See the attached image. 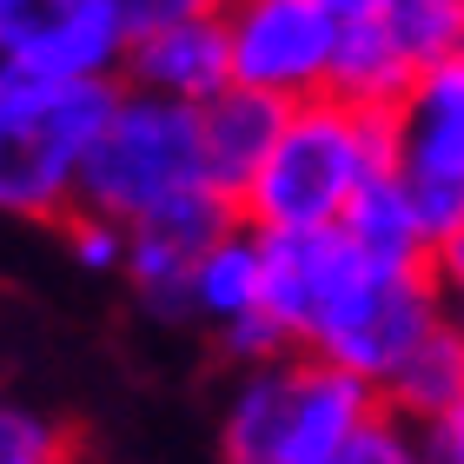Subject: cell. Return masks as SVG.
I'll use <instances>...</instances> for the list:
<instances>
[{
	"mask_svg": "<svg viewBox=\"0 0 464 464\" xmlns=\"http://www.w3.org/2000/svg\"><path fill=\"white\" fill-rule=\"evenodd\" d=\"M392 166V120L358 100L319 93L285 107V126L239 193V219L259 232H339L352 199Z\"/></svg>",
	"mask_w": 464,
	"mask_h": 464,
	"instance_id": "cell-1",
	"label": "cell"
},
{
	"mask_svg": "<svg viewBox=\"0 0 464 464\" xmlns=\"http://www.w3.org/2000/svg\"><path fill=\"white\" fill-rule=\"evenodd\" d=\"M120 80H53L0 67V219L60 226L80 213L87 160L113 120Z\"/></svg>",
	"mask_w": 464,
	"mask_h": 464,
	"instance_id": "cell-2",
	"label": "cell"
},
{
	"mask_svg": "<svg viewBox=\"0 0 464 464\" xmlns=\"http://www.w3.org/2000/svg\"><path fill=\"white\" fill-rule=\"evenodd\" d=\"M385 405L365 378L312 352H279L246 365L219 411V464H325Z\"/></svg>",
	"mask_w": 464,
	"mask_h": 464,
	"instance_id": "cell-3",
	"label": "cell"
},
{
	"mask_svg": "<svg viewBox=\"0 0 464 464\" xmlns=\"http://www.w3.org/2000/svg\"><path fill=\"white\" fill-rule=\"evenodd\" d=\"M445 325H451V312H445V292H438L431 266H378L345 246L339 279H332L299 352L365 378L372 392H385V378Z\"/></svg>",
	"mask_w": 464,
	"mask_h": 464,
	"instance_id": "cell-4",
	"label": "cell"
},
{
	"mask_svg": "<svg viewBox=\"0 0 464 464\" xmlns=\"http://www.w3.org/2000/svg\"><path fill=\"white\" fill-rule=\"evenodd\" d=\"M206 186H219V179H213V160H206L199 107L120 87L113 120H107V133H100L93 160H87L80 206L133 226V219L160 213V206H173L186 193H206Z\"/></svg>",
	"mask_w": 464,
	"mask_h": 464,
	"instance_id": "cell-5",
	"label": "cell"
},
{
	"mask_svg": "<svg viewBox=\"0 0 464 464\" xmlns=\"http://www.w3.org/2000/svg\"><path fill=\"white\" fill-rule=\"evenodd\" d=\"M219 27L232 53V87H252L285 107L332 93L339 20L319 0H226Z\"/></svg>",
	"mask_w": 464,
	"mask_h": 464,
	"instance_id": "cell-6",
	"label": "cell"
},
{
	"mask_svg": "<svg viewBox=\"0 0 464 464\" xmlns=\"http://www.w3.org/2000/svg\"><path fill=\"white\" fill-rule=\"evenodd\" d=\"M392 120V173L425 206L431 232L464 219V53H445L398 93Z\"/></svg>",
	"mask_w": 464,
	"mask_h": 464,
	"instance_id": "cell-7",
	"label": "cell"
},
{
	"mask_svg": "<svg viewBox=\"0 0 464 464\" xmlns=\"http://www.w3.org/2000/svg\"><path fill=\"white\" fill-rule=\"evenodd\" d=\"M186 319L213 332L219 352L239 372L292 352L279 319L266 312V232L259 226L232 219L219 239L193 259V279H186Z\"/></svg>",
	"mask_w": 464,
	"mask_h": 464,
	"instance_id": "cell-8",
	"label": "cell"
},
{
	"mask_svg": "<svg viewBox=\"0 0 464 464\" xmlns=\"http://www.w3.org/2000/svg\"><path fill=\"white\" fill-rule=\"evenodd\" d=\"M120 0H0V67L53 80H120L126 67Z\"/></svg>",
	"mask_w": 464,
	"mask_h": 464,
	"instance_id": "cell-9",
	"label": "cell"
},
{
	"mask_svg": "<svg viewBox=\"0 0 464 464\" xmlns=\"http://www.w3.org/2000/svg\"><path fill=\"white\" fill-rule=\"evenodd\" d=\"M239 219V199L206 186V193H186L160 213H146L126 226V285L140 292V305L153 319H186V279H193V259L219 232Z\"/></svg>",
	"mask_w": 464,
	"mask_h": 464,
	"instance_id": "cell-10",
	"label": "cell"
},
{
	"mask_svg": "<svg viewBox=\"0 0 464 464\" xmlns=\"http://www.w3.org/2000/svg\"><path fill=\"white\" fill-rule=\"evenodd\" d=\"M120 87H140L153 100H179V107H206L232 87V53H226V27L219 14L206 20H179V27L140 34L126 47Z\"/></svg>",
	"mask_w": 464,
	"mask_h": 464,
	"instance_id": "cell-11",
	"label": "cell"
},
{
	"mask_svg": "<svg viewBox=\"0 0 464 464\" xmlns=\"http://www.w3.org/2000/svg\"><path fill=\"white\" fill-rule=\"evenodd\" d=\"M345 259V232H266V312L279 319L292 352L305 345L332 279Z\"/></svg>",
	"mask_w": 464,
	"mask_h": 464,
	"instance_id": "cell-12",
	"label": "cell"
},
{
	"mask_svg": "<svg viewBox=\"0 0 464 464\" xmlns=\"http://www.w3.org/2000/svg\"><path fill=\"white\" fill-rule=\"evenodd\" d=\"M339 232H345L352 252H365V259H378V266H431V252H438V232L425 219V206L405 193V179H398L392 166L352 199V213L339 219Z\"/></svg>",
	"mask_w": 464,
	"mask_h": 464,
	"instance_id": "cell-13",
	"label": "cell"
},
{
	"mask_svg": "<svg viewBox=\"0 0 464 464\" xmlns=\"http://www.w3.org/2000/svg\"><path fill=\"white\" fill-rule=\"evenodd\" d=\"M199 126H206V160H213L219 193L239 199L246 179L259 173V160L272 153L279 126H285V100H266L252 87H226L219 100H206V107H199Z\"/></svg>",
	"mask_w": 464,
	"mask_h": 464,
	"instance_id": "cell-14",
	"label": "cell"
},
{
	"mask_svg": "<svg viewBox=\"0 0 464 464\" xmlns=\"http://www.w3.org/2000/svg\"><path fill=\"white\" fill-rule=\"evenodd\" d=\"M411 80H418V67H411V53L398 47V34L385 27V14L345 20L339 27V67H332V93L339 100H358V107H372V113H392Z\"/></svg>",
	"mask_w": 464,
	"mask_h": 464,
	"instance_id": "cell-15",
	"label": "cell"
},
{
	"mask_svg": "<svg viewBox=\"0 0 464 464\" xmlns=\"http://www.w3.org/2000/svg\"><path fill=\"white\" fill-rule=\"evenodd\" d=\"M378 398H385V411L411 418L418 431L438 425V418H445L458 398H464V339H458L451 325L431 332V339L385 378V392H378Z\"/></svg>",
	"mask_w": 464,
	"mask_h": 464,
	"instance_id": "cell-16",
	"label": "cell"
},
{
	"mask_svg": "<svg viewBox=\"0 0 464 464\" xmlns=\"http://www.w3.org/2000/svg\"><path fill=\"white\" fill-rule=\"evenodd\" d=\"M0 464H80V438L20 398H0Z\"/></svg>",
	"mask_w": 464,
	"mask_h": 464,
	"instance_id": "cell-17",
	"label": "cell"
},
{
	"mask_svg": "<svg viewBox=\"0 0 464 464\" xmlns=\"http://www.w3.org/2000/svg\"><path fill=\"white\" fill-rule=\"evenodd\" d=\"M325 464H431V451H425V431H418L411 418H398V411L378 405Z\"/></svg>",
	"mask_w": 464,
	"mask_h": 464,
	"instance_id": "cell-18",
	"label": "cell"
},
{
	"mask_svg": "<svg viewBox=\"0 0 464 464\" xmlns=\"http://www.w3.org/2000/svg\"><path fill=\"white\" fill-rule=\"evenodd\" d=\"M60 232H67V246H73V259L87 266V272H120L126 266V226L107 219V213H67L60 219Z\"/></svg>",
	"mask_w": 464,
	"mask_h": 464,
	"instance_id": "cell-19",
	"label": "cell"
},
{
	"mask_svg": "<svg viewBox=\"0 0 464 464\" xmlns=\"http://www.w3.org/2000/svg\"><path fill=\"white\" fill-rule=\"evenodd\" d=\"M226 0H120V20H126V34H160V27H179V20H206V14H219Z\"/></svg>",
	"mask_w": 464,
	"mask_h": 464,
	"instance_id": "cell-20",
	"label": "cell"
},
{
	"mask_svg": "<svg viewBox=\"0 0 464 464\" xmlns=\"http://www.w3.org/2000/svg\"><path fill=\"white\" fill-rule=\"evenodd\" d=\"M431 279H438V292H445V312H464V219L451 232H438Z\"/></svg>",
	"mask_w": 464,
	"mask_h": 464,
	"instance_id": "cell-21",
	"label": "cell"
},
{
	"mask_svg": "<svg viewBox=\"0 0 464 464\" xmlns=\"http://www.w3.org/2000/svg\"><path fill=\"white\" fill-rule=\"evenodd\" d=\"M425 451H431V464H464V398L438 425H425Z\"/></svg>",
	"mask_w": 464,
	"mask_h": 464,
	"instance_id": "cell-22",
	"label": "cell"
},
{
	"mask_svg": "<svg viewBox=\"0 0 464 464\" xmlns=\"http://www.w3.org/2000/svg\"><path fill=\"white\" fill-rule=\"evenodd\" d=\"M319 7L345 27V20H372V14H385V0H319Z\"/></svg>",
	"mask_w": 464,
	"mask_h": 464,
	"instance_id": "cell-23",
	"label": "cell"
},
{
	"mask_svg": "<svg viewBox=\"0 0 464 464\" xmlns=\"http://www.w3.org/2000/svg\"><path fill=\"white\" fill-rule=\"evenodd\" d=\"M451 332H458V339H464V312H451Z\"/></svg>",
	"mask_w": 464,
	"mask_h": 464,
	"instance_id": "cell-24",
	"label": "cell"
}]
</instances>
